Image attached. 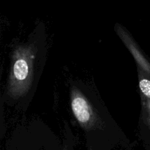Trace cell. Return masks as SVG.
<instances>
[{"instance_id": "1", "label": "cell", "mask_w": 150, "mask_h": 150, "mask_svg": "<svg viewBox=\"0 0 150 150\" xmlns=\"http://www.w3.org/2000/svg\"><path fill=\"white\" fill-rule=\"evenodd\" d=\"M72 109L80 122L86 123L90 120V110L87 102L81 97H76L72 101Z\"/></svg>"}, {"instance_id": "3", "label": "cell", "mask_w": 150, "mask_h": 150, "mask_svg": "<svg viewBox=\"0 0 150 150\" xmlns=\"http://www.w3.org/2000/svg\"><path fill=\"white\" fill-rule=\"evenodd\" d=\"M139 87L145 96L150 100V80L147 79H142L139 81Z\"/></svg>"}, {"instance_id": "2", "label": "cell", "mask_w": 150, "mask_h": 150, "mask_svg": "<svg viewBox=\"0 0 150 150\" xmlns=\"http://www.w3.org/2000/svg\"><path fill=\"white\" fill-rule=\"evenodd\" d=\"M29 73L28 64L24 59L16 60L13 67V73L15 78L18 81H23L27 77Z\"/></svg>"}, {"instance_id": "4", "label": "cell", "mask_w": 150, "mask_h": 150, "mask_svg": "<svg viewBox=\"0 0 150 150\" xmlns=\"http://www.w3.org/2000/svg\"><path fill=\"white\" fill-rule=\"evenodd\" d=\"M149 113H150V100H149Z\"/></svg>"}]
</instances>
